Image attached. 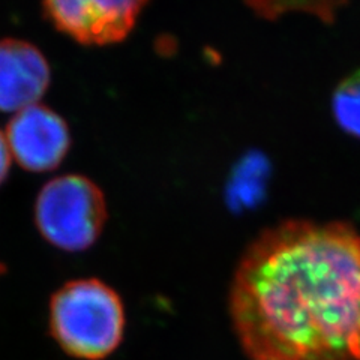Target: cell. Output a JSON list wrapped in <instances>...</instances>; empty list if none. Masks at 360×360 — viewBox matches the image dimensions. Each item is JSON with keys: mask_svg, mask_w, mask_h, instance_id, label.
<instances>
[{"mask_svg": "<svg viewBox=\"0 0 360 360\" xmlns=\"http://www.w3.org/2000/svg\"><path fill=\"white\" fill-rule=\"evenodd\" d=\"M230 315L252 360H360V234L285 221L245 251Z\"/></svg>", "mask_w": 360, "mask_h": 360, "instance_id": "obj_1", "label": "cell"}, {"mask_svg": "<svg viewBox=\"0 0 360 360\" xmlns=\"http://www.w3.org/2000/svg\"><path fill=\"white\" fill-rule=\"evenodd\" d=\"M50 330L68 354L101 360L122 341L125 309L117 292L101 281H71L51 297Z\"/></svg>", "mask_w": 360, "mask_h": 360, "instance_id": "obj_2", "label": "cell"}, {"mask_svg": "<svg viewBox=\"0 0 360 360\" xmlns=\"http://www.w3.org/2000/svg\"><path fill=\"white\" fill-rule=\"evenodd\" d=\"M108 218L103 191L84 176L66 174L45 184L35 202L42 238L66 252L92 246Z\"/></svg>", "mask_w": 360, "mask_h": 360, "instance_id": "obj_3", "label": "cell"}, {"mask_svg": "<svg viewBox=\"0 0 360 360\" xmlns=\"http://www.w3.org/2000/svg\"><path fill=\"white\" fill-rule=\"evenodd\" d=\"M149 0H44L49 21L84 45H110L125 39Z\"/></svg>", "mask_w": 360, "mask_h": 360, "instance_id": "obj_4", "label": "cell"}, {"mask_svg": "<svg viewBox=\"0 0 360 360\" xmlns=\"http://www.w3.org/2000/svg\"><path fill=\"white\" fill-rule=\"evenodd\" d=\"M5 137L11 156L21 168L33 173L54 170L71 148L66 122L41 104L15 112L8 123Z\"/></svg>", "mask_w": 360, "mask_h": 360, "instance_id": "obj_5", "label": "cell"}, {"mask_svg": "<svg viewBox=\"0 0 360 360\" xmlns=\"http://www.w3.org/2000/svg\"><path fill=\"white\" fill-rule=\"evenodd\" d=\"M51 71L38 47L15 38L0 39V111L18 112L38 104Z\"/></svg>", "mask_w": 360, "mask_h": 360, "instance_id": "obj_6", "label": "cell"}, {"mask_svg": "<svg viewBox=\"0 0 360 360\" xmlns=\"http://www.w3.org/2000/svg\"><path fill=\"white\" fill-rule=\"evenodd\" d=\"M269 164L263 155H251L236 168L229 186L230 205L238 207H251L264 195Z\"/></svg>", "mask_w": 360, "mask_h": 360, "instance_id": "obj_7", "label": "cell"}, {"mask_svg": "<svg viewBox=\"0 0 360 360\" xmlns=\"http://www.w3.org/2000/svg\"><path fill=\"white\" fill-rule=\"evenodd\" d=\"M347 0H246V4L251 6L255 14L263 18L276 20L285 13L291 11H300L317 15L320 20L332 22L336 11Z\"/></svg>", "mask_w": 360, "mask_h": 360, "instance_id": "obj_8", "label": "cell"}, {"mask_svg": "<svg viewBox=\"0 0 360 360\" xmlns=\"http://www.w3.org/2000/svg\"><path fill=\"white\" fill-rule=\"evenodd\" d=\"M332 111L342 131L360 139V70L348 75L336 87L332 98Z\"/></svg>", "mask_w": 360, "mask_h": 360, "instance_id": "obj_9", "label": "cell"}, {"mask_svg": "<svg viewBox=\"0 0 360 360\" xmlns=\"http://www.w3.org/2000/svg\"><path fill=\"white\" fill-rule=\"evenodd\" d=\"M11 152L6 143L5 134L0 131V185L5 182V179L9 173V167H11Z\"/></svg>", "mask_w": 360, "mask_h": 360, "instance_id": "obj_10", "label": "cell"}]
</instances>
